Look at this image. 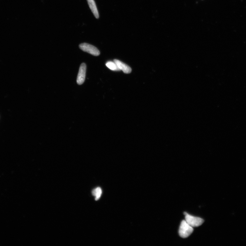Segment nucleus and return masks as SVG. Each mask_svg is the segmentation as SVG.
Segmentation results:
<instances>
[{
  "instance_id": "1",
  "label": "nucleus",
  "mask_w": 246,
  "mask_h": 246,
  "mask_svg": "<svg viewBox=\"0 0 246 246\" xmlns=\"http://www.w3.org/2000/svg\"><path fill=\"white\" fill-rule=\"evenodd\" d=\"M194 229L185 220H183L181 223L179 230V234L183 238L189 237L193 232Z\"/></svg>"
},
{
  "instance_id": "2",
  "label": "nucleus",
  "mask_w": 246,
  "mask_h": 246,
  "mask_svg": "<svg viewBox=\"0 0 246 246\" xmlns=\"http://www.w3.org/2000/svg\"><path fill=\"white\" fill-rule=\"evenodd\" d=\"M79 47L83 51L89 53L94 56H98L100 54L99 50L97 48L88 43H81L79 45Z\"/></svg>"
},
{
  "instance_id": "3",
  "label": "nucleus",
  "mask_w": 246,
  "mask_h": 246,
  "mask_svg": "<svg viewBox=\"0 0 246 246\" xmlns=\"http://www.w3.org/2000/svg\"><path fill=\"white\" fill-rule=\"evenodd\" d=\"M185 221L192 227L201 226L204 222L203 219L192 216L188 213L185 215Z\"/></svg>"
},
{
  "instance_id": "4",
  "label": "nucleus",
  "mask_w": 246,
  "mask_h": 246,
  "mask_svg": "<svg viewBox=\"0 0 246 246\" xmlns=\"http://www.w3.org/2000/svg\"><path fill=\"white\" fill-rule=\"evenodd\" d=\"M86 66L85 63L81 64L79 68V73L77 78V83L79 85L83 84L85 81Z\"/></svg>"
},
{
  "instance_id": "5",
  "label": "nucleus",
  "mask_w": 246,
  "mask_h": 246,
  "mask_svg": "<svg viewBox=\"0 0 246 246\" xmlns=\"http://www.w3.org/2000/svg\"><path fill=\"white\" fill-rule=\"evenodd\" d=\"M114 61L120 70L122 71L124 73L129 74L131 73L132 69L128 65L118 60L114 59Z\"/></svg>"
},
{
  "instance_id": "6",
  "label": "nucleus",
  "mask_w": 246,
  "mask_h": 246,
  "mask_svg": "<svg viewBox=\"0 0 246 246\" xmlns=\"http://www.w3.org/2000/svg\"><path fill=\"white\" fill-rule=\"evenodd\" d=\"M89 6L92 12L93 15L96 19L99 18L98 12L97 7H96L95 2L94 0H87Z\"/></svg>"
},
{
  "instance_id": "7",
  "label": "nucleus",
  "mask_w": 246,
  "mask_h": 246,
  "mask_svg": "<svg viewBox=\"0 0 246 246\" xmlns=\"http://www.w3.org/2000/svg\"><path fill=\"white\" fill-rule=\"evenodd\" d=\"M106 65L108 68L111 70L117 71H120L116 64L114 61H108L106 63Z\"/></svg>"
},
{
  "instance_id": "8",
  "label": "nucleus",
  "mask_w": 246,
  "mask_h": 246,
  "mask_svg": "<svg viewBox=\"0 0 246 246\" xmlns=\"http://www.w3.org/2000/svg\"><path fill=\"white\" fill-rule=\"evenodd\" d=\"M102 194V190L101 188L98 187L93 189L92 191V194L93 196L95 197V201L99 199Z\"/></svg>"
},
{
  "instance_id": "9",
  "label": "nucleus",
  "mask_w": 246,
  "mask_h": 246,
  "mask_svg": "<svg viewBox=\"0 0 246 246\" xmlns=\"http://www.w3.org/2000/svg\"><path fill=\"white\" fill-rule=\"evenodd\" d=\"M184 214L185 215H186L187 214V213L186 212H184Z\"/></svg>"
}]
</instances>
